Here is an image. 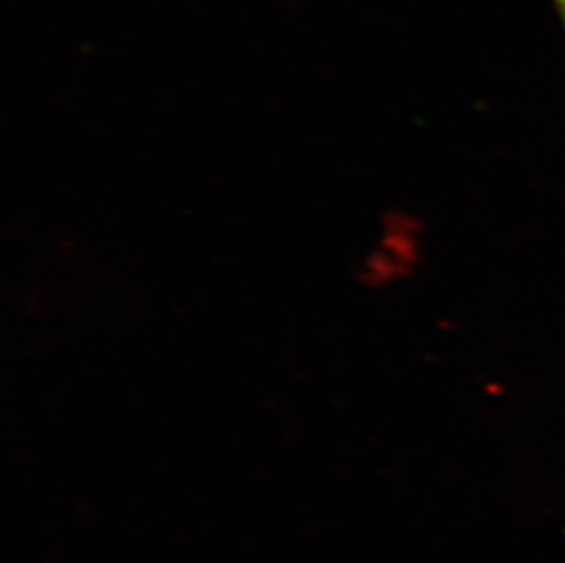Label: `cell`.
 I'll use <instances>...</instances> for the list:
<instances>
[{"instance_id": "cell-1", "label": "cell", "mask_w": 565, "mask_h": 563, "mask_svg": "<svg viewBox=\"0 0 565 563\" xmlns=\"http://www.w3.org/2000/svg\"><path fill=\"white\" fill-rule=\"evenodd\" d=\"M551 4L555 6L556 15L561 19L565 33V0H551Z\"/></svg>"}]
</instances>
